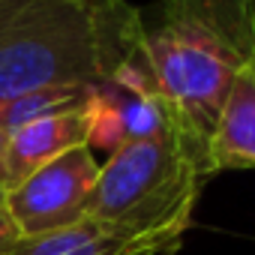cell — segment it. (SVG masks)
<instances>
[{"instance_id": "obj_7", "label": "cell", "mask_w": 255, "mask_h": 255, "mask_svg": "<svg viewBox=\"0 0 255 255\" xmlns=\"http://www.w3.org/2000/svg\"><path fill=\"white\" fill-rule=\"evenodd\" d=\"M90 93H93V87H42V90L21 93L0 105V132H12L18 126L48 117V114L84 108Z\"/></svg>"}, {"instance_id": "obj_5", "label": "cell", "mask_w": 255, "mask_h": 255, "mask_svg": "<svg viewBox=\"0 0 255 255\" xmlns=\"http://www.w3.org/2000/svg\"><path fill=\"white\" fill-rule=\"evenodd\" d=\"M90 138V120L87 105L75 111L48 114L39 120H30L18 129L6 132L3 144V174H0V189H12L24 177H30L36 168L48 165L51 159L63 156L72 147L87 144Z\"/></svg>"}, {"instance_id": "obj_11", "label": "cell", "mask_w": 255, "mask_h": 255, "mask_svg": "<svg viewBox=\"0 0 255 255\" xmlns=\"http://www.w3.org/2000/svg\"><path fill=\"white\" fill-rule=\"evenodd\" d=\"M0 198H3V189H0Z\"/></svg>"}, {"instance_id": "obj_4", "label": "cell", "mask_w": 255, "mask_h": 255, "mask_svg": "<svg viewBox=\"0 0 255 255\" xmlns=\"http://www.w3.org/2000/svg\"><path fill=\"white\" fill-rule=\"evenodd\" d=\"M99 177V162L87 144L66 150L36 168L18 186L6 189L0 204L12 219L18 237H39L87 219L90 192Z\"/></svg>"}, {"instance_id": "obj_10", "label": "cell", "mask_w": 255, "mask_h": 255, "mask_svg": "<svg viewBox=\"0 0 255 255\" xmlns=\"http://www.w3.org/2000/svg\"><path fill=\"white\" fill-rule=\"evenodd\" d=\"M3 144H6V132H0V174H3Z\"/></svg>"}, {"instance_id": "obj_8", "label": "cell", "mask_w": 255, "mask_h": 255, "mask_svg": "<svg viewBox=\"0 0 255 255\" xmlns=\"http://www.w3.org/2000/svg\"><path fill=\"white\" fill-rule=\"evenodd\" d=\"M33 3V0H0V42H3V33L15 24V18Z\"/></svg>"}, {"instance_id": "obj_3", "label": "cell", "mask_w": 255, "mask_h": 255, "mask_svg": "<svg viewBox=\"0 0 255 255\" xmlns=\"http://www.w3.org/2000/svg\"><path fill=\"white\" fill-rule=\"evenodd\" d=\"M210 177L207 147L168 126L159 135L108 153L90 192L87 219L123 237L180 246Z\"/></svg>"}, {"instance_id": "obj_2", "label": "cell", "mask_w": 255, "mask_h": 255, "mask_svg": "<svg viewBox=\"0 0 255 255\" xmlns=\"http://www.w3.org/2000/svg\"><path fill=\"white\" fill-rule=\"evenodd\" d=\"M138 36L141 9L126 0H33L0 42V105L42 87H99Z\"/></svg>"}, {"instance_id": "obj_9", "label": "cell", "mask_w": 255, "mask_h": 255, "mask_svg": "<svg viewBox=\"0 0 255 255\" xmlns=\"http://www.w3.org/2000/svg\"><path fill=\"white\" fill-rule=\"evenodd\" d=\"M15 240H21L18 237V231H15V225H12V219L6 216V210H3V204H0V255H3Z\"/></svg>"}, {"instance_id": "obj_6", "label": "cell", "mask_w": 255, "mask_h": 255, "mask_svg": "<svg viewBox=\"0 0 255 255\" xmlns=\"http://www.w3.org/2000/svg\"><path fill=\"white\" fill-rule=\"evenodd\" d=\"M210 174L255 168V60L234 78L207 141Z\"/></svg>"}, {"instance_id": "obj_1", "label": "cell", "mask_w": 255, "mask_h": 255, "mask_svg": "<svg viewBox=\"0 0 255 255\" xmlns=\"http://www.w3.org/2000/svg\"><path fill=\"white\" fill-rule=\"evenodd\" d=\"M138 60L174 126L207 147L234 78L255 60V0H159L141 9Z\"/></svg>"}]
</instances>
